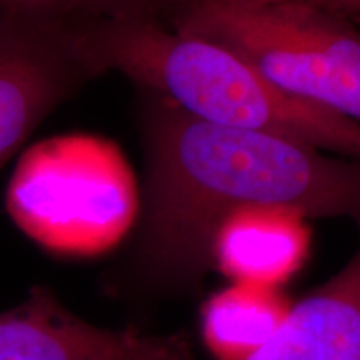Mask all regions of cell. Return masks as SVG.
Returning <instances> with one entry per match:
<instances>
[{
  "label": "cell",
  "instance_id": "6da1fadb",
  "mask_svg": "<svg viewBox=\"0 0 360 360\" xmlns=\"http://www.w3.org/2000/svg\"><path fill=\"white\" fill-rule=\"evenodd\" d=\"M143 188L124 257L105 274L117 297L192 289L214 267L225 220L247 209L360 220V162L277 135L222 127L141 89Z\"/></svg>",
  "mask_w": 360,
  "mask_h": 360
},
{
  "label": "cell",
  "instance_id": "7a4b0ae2",
  "mask_svg": "<svg viewBox=\"0 0 360 360\" xmlns=\"http://www.w3.org/2000/svg\"><path fill=\"white\" fill-rule=\"evenodd\" d=\"M77 51L94 77L119 72L204 122L277 135L360 162L359 122L282 92L237 53L155 17L79 20Z\"/></svg>",
  "mask_w": 360,
  "mask_h": 360
},
{
  "label": "cell",
  "instance_id": "3957f363",
  "mask_svg": "<svg viewBox=\"0 0 360 360\" xmlns=\"http://www.w3.org/2000/svg\"><path fill=\"white\" fill-rule=\"evenodd\" d=\"M237 53L282 92L360 124V32L309 2L193 0L174 27Z\"/></svg>",
  "mask_w": 360,
  "mask_h": 360
},
{
  "label": "cell",
  "instance_id": "277c9868",
  "mask_svg": "<svg viewBox=\"0 0 360 360\" xmlns=\"http://www.w3.org/2000/svg\"><path fill=\"white\" fill-rule=\"evenodd\" d=\"M12 222L62 255L109 249L135 219L132 180L122 157L101 139L72 135L22 152L6 193Z\"/></svg>",
  "mask_w": 360,
  "mask_h": 360
},
{
  "label": "cell",
  "instance_id": "5b68a950",
  "mask_svg": "<svg viewBox=\"0 0 360 360\" xmlns=\"http://www.w3.org/2000/svg\"><path fill=\"white\" fill-rule=\"evenodd\" d=\"M77 22L0 4V170L57 107L94 79L77 51Z\"/></svg>",
  "mask_w": 360,
  "mask_h": 360
},
{
  "label": "cell",
  "instance_id": "8992f818",
  "mask_svg": "<svg viewBox=\"0 0 360 360\" xmlns=\"http://www.w3.org/2000/svg\"><path fill=\"white\" fill-rule=\"evenodd\" d=\"M0 360H195L182 334L103 328L70 312L45 285L0 312Z\"/></svg>",
  "mask_w": 360,
  "mask_h": 360
},
{
  "label": "cell",
  "instance_id": "52a82bcc",
  "mask_svg": "<svg viewBox=\"0 0 360 360\" xmlns=\"http://www.w3.org/2000/svg\"><path fill=\"white\" fill-rule=\"evenodd\" d=\"M249 360H360V242L334 277L290 305L276 334Z\"/></svg>",
  "mask_w": 360,
  "mask_h": 360
},
{
  "label": "cell",
  "instance_id": "ba28073f",
  "mask_svg": "<svg viewBox=\"0 0 360 360\" xmlns=\"http://www.w3.org/2000/svg\"><path fill=\"white\" fill-rule=\"evenodd\" d=\"M299 214L247 209L225 220L214 242V267L237 283L276 287L304 262L309 236Z\"/></svg>",
  "mask_w": 360,
  "mask_h": 360
},
{
  "label": "cell",
  "instance_id": "9c48e42d",
  "mask_svg": "<svg viewBox=\"0 0 360 360\" xmlns=\"http://www.w3.org/2000/svg\"><path fill=\"white\" fill-rule=\"evenodd\" d=\"M289 309L272 287L237 283L204 304L202 340L215 360H249L276 334Z\"/></svg>",
  "mask_w": 360,
  "mask_h": 360
},
{
  "label": "cell",
  "instance_id": "30bf717a",
  "mask_svg": "<svg viewBox=\"0 0 360 360\" xmlns=\"http://www.w3.org/2000/svg\"><path fill=\"white\" fill-rule=\"evenodd\" d=\"M155 0H79V15L82 19L122 15H154Z\"/></svg>",
  "mask_w": 360,
  "mask_h": 360
},
{
  "label": "cell",
  "instance_id": "8fae6325",
  "mask_svg": "<svg viewBox=\"0 0 360 360\" xmlns=\"http://www.w3.org/2000/svg\"><path fill=\"white\" fill-rule=\"evenodd\" d=\"M0 4L42 8V11H49L53 13H60V15H65V17L80 19L79 0H0Z\"/></svg>",
  "mask_w": 360,
  "mask_h": 360
},
{
  "label": "cell",
  "instance_id": "7c38bea8",
  "mask_svg": "<svg viewBox=\"0 0 360 360\" xmlns=\"http://www.w3.org/2000/svg\"><path fill=\"white\" fill-rule=\"evenodd\" d=\"M312 4L328 8V11H334L340 15L347 17V19L354 17V19L360 20V0H315Z\"/></svg>",
  "mask_w": 360,
  "mask_h": 360
},
{
  "label": "cell",
  "instance_id": "4fadbf2b",
  "mask_svg": "<svg viewBox=\"0 0 360 360\" xmlns=\"http://www.w3.org/2000/svg\"><path fill=\"white\" fill-rule=\"evenodd\" d=\"M207 2H224V4H274V2H290V0H207ZM297 2H315V0H297Z\"/></svg>",
  "mask_w": 360,
  "mask_h": 360
}]
</instances>
